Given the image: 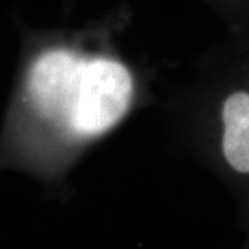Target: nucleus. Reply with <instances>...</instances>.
Here are the masks:
<instances>
[{
	"instance_id": "obj_1",
	"label": "nucleus",
	"mask_w": 249,
	"mask_h": 249,
	"mask_svg": "<svg viewBox=\"0 0 249 249\" xmlns=\"http://www.w3.org/2000/svg\"><path fill=\"white\" fill-rule=\"evenodd\" d=\"M147 96L145 71L109 46H28L0 129V172H21L57 188Z\"/></svg>"
},
{
	"instance_id": "obj_2",
	"label": "nucleus",
	"mask_w": 249,
	"mask_h": 249,
	"mask_svg": "<svg viewBox=\"0 0 249 249\" xmlns=\"http://www.w3.org/2000/svg\"><path fill=\"white\" fill-rule=\"evenodd\" d=\"M222 152L227 165L238 173H249V121L222 136Z\"/></svg>"
}]
</instances>
